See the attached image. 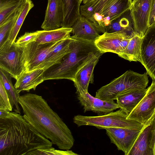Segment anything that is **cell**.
Returning <instances> with one entry per match:
<instances>
[{
  "label": "cell",
  "mask_w": 155,
  "mask_h": 155,
  "mask_svg": "<svg viewBox=\"0 0 155 155\" xmlns=\"http://www.w3.org/2000/svg\"><path fill=\"white\" fill-rule=\"evenodd\" d=\"M18 100L23 117L40 133L61 150L72 147L75 140L71 130L41 96L27 93Z\"/></svg>",
  "instance_id": "6da1fadb"
},
{
  "label": "cell",
  "mask_w": 155,
  "mask_h": 155,
  "mask_svg": "<svg viewBox=\"0 0 155 155\" xmlns=\"http://www.w3.org/2000/svg\"><path fill=\"white\" fill-rule=\"evenodd\" d=\"M52 145L20 114L10 112L0 118V155H34Z\"/></svg>",
  "instance_id": "7a4b0ae2"
},
{
  "label": "cell",
  "mask_w": 155,
  "mask_h": 155,
  "mask_svg": "<svg viewBox=\"0 0 155 155\" xmlns=\"http://www.w3.org/2000/svg\"><path fill=\"white\" fill-rule=\"evenodd\" d=\"M71 37L70 51L57 63L44 71L45 81L66 79L73 81L80 69L101 52L94 41Z\"/></svg>",
  "instance_id": "3957f363"
},
{
  "label": "cell",
  "mask_w": 155,
  "mask_h": 155,
  "mask_svg": "<svg viewBox=\"0 0 155 155\" xmlns=\"http://www.w3.org/2000/svg\"><path fill=\"white\" fill-rule=\"evenodd\" d=\"M147 74L130 70L103 86L96 93L95 97L105 101L116 100L120 94L130 91L146 89L149 82Z\"/></svg>",
  "instance_id": "277c9868"
},
{
  "label": "cell",
  "mask_w": 155,
  "mask_h": 155,
  "mask_svg": "<svg viewBox=\"0 0 155 155\" xmlns=\"http://www.w3.org/2000/svg\"><path fill=\"white\" fill-rule=\"evenodd\" d=\"M128 115L120 109L115 111L97 116H75L73 121L78 127L84 125L94 126L99 129L121 128L141 130L144 125L127 118Z\"/></svg>",
  "instance_id": "5b68a950"
},
{
  "label": "cell",
  "mask_w": 155,
  "mask_h": 155,
  "mask_svg": "<svg viewBox=\"0 0 155 155\" xmlns=\"http://www.w3.org/2000/svg\"><path fill=\"white\" fill-rule=\"evenodd\" d=\"M0 68L16 80L26 69L24 47L7 41L0 48Z\"/></svg>",
  "instance_id": "8992f818"
},
{
  "label": "cell",
  "mask_w": 155,
  "mask_h": 155,
  "mask_svg": "<svg viewBox=\"0 0 155 155\" xmlns=\"http://www.w3.org/2000/svg\"><path fill=\"white\" fill-rule=\"evenodd\" d=\"M63 40L44 44L39 43L34 41L24 47L26 61L25 71L28 72L38 69L50 51Z\"/></svg>",
  "instance_id": "52a82bcc"
},
{
  "label": "cell",
  "mask_w": 155,
  "mask_h": 155,
  "mask_svg": "<svg viewBox=\"0 0 155 155\" xmlns=\"http://www.w3.org/2000/svg\"><path fill=\"white\" fill-rule=\"evenodd\" d=\"M155 116V82H152L146 94L127 117L144 125L149 123Z\"/></svg>",
  "instance_id": "ba28073f"
},
{
  "label": "cell",
  "mask_w": 155,
  "mask_h": 155,
  "mask_svg": "<svg viewBox=\"0 0 155 155\" xmlns=\"http://www.w3.org/2000/svg\"><path fill=\"white\" fill-rule=\"evenodd\" d=\"M141 58L147 73L155 82V25L148 27L142 38Z\"/></svg>",
  "instance_id": "9c48e42d"
},
{
  "label": "cell",
  "mask_w": 155,
  "mask_h": 155,
  "mask_svg": "<svg viewBox=\"0 0 155 155\" xmlns=\"http://www.w3.org/2000/svg\"><path fill=\"white\" fill-rule=\"evenodd\" d=\"M155 116L144 125L128 155H154Z\"/></svg>",
  "instance_id": "30bf717a"
},
{
  "label": "cell",
  "mask_w": 155,
  "mask_h": 155,
  "mask_svg": "<svg viewBox=\"0 0 155 155\" xmlns=\"http://www.w3.org/2000/svg\"><path fill=\"white\" fill-rule=\"evenodd\" d=\"M105 130L111 143L115 145L117 149L123 151L125 155H128L141 130L110 128Z\"/></svg>",
  "instance_id": "8fae6325"
},
{
  "label": "cell",
  "mask_w": 155,
  "mask_h": 155,
  "mask_svg": "<svg viewBox=\"0 0 155 155\" xmlns=\"http://www.w3.org/2000/svg\"><path fill=\"white\" fill-rule=\"evenodd\" d=\"M152 0H136L130 7L136 35L141 37L148 27V21Z\"/></svg>",
  "instance_id": "7c38bea8"
},
{
  "label": "cell",
  "mask_w": 155,
  "mask_h": 155,
  "mask_svg": "<svg viewBox=\"0 0 155 155\" xmlns=\"http://www.w3.org/2000/svg\"><path fill=\"white\" fill-rule=\"evenodd\" d=\"M103 53L99 52L84 64L76 74L73 82L78 95L88 92L89 84L94 82V70L99 59Z\"/></svg>",
  "instance_id": "4fadbf2b"
},
{
  "label": "cell",
  "mask_w": 155,
  "mask_h": 155,
  "mask_svg": "<svg viewBox=\"0 0 155 155\" xmlns=\"http://www.w3.org/2000/svg\"><path fill=\"white\" fill-rule=\"evenodd\" d=\"M77 98L83 107L84 112L91 111L100 115L119 108L114 101H104L92 96L88 92L83 94L78 95Z\"/></svg>",
  "instance_id": "5bb4252c"
},
{
  "label": "cell",
  "mask_w": 155,
  "mask_h": 155,
  "mask_svg": "<svg viewBox=\"0 0 155 155\" xmlns=\"http://www.w3.org/2000/svg\"><path fill=\"white\" fill-rule=\"evenodd\" d=\"M133 37L127 33L118 31L105 32L94 41L95 45L103 54L110 52L118 55L121 52V43L124 38L131 39Z\"/></svg>",
  "instance_id": "9a60e30c"
},
{
  "label": "cell",
  "mask_w": 155,
  "mask_h": 155,
  "mask_svg": "<svg viewBox=\"0 0 155 155\" xmlns=\"http://www.w3.org/2000/svg\"><path fill=\"white\" fill-rule=\"evenodd\" d=\"M44 21L41 28L50 30L61 27L63 9L61 0H48Z\"/></svg>",
  "instance_id": "2e32d148"
},
{
  "label": "cell",
  "mask_w": 155,
  "mask_h": 155,
  "mask_svg": "<svg viewBox=\"0 0 155 155\" xmlns=\"http://www.w3.org/2000/svg\"><path fill=\"white\" fill-rule=\"evenodd\" d=\"M43 72L44 70L41 69L24 71L16 79L14 85L17 92L19 94L24 91L28 92L32 89L35 90L36 87L45 81Z\"/></svg>",
  "instance_id": "e0dca14e"
},
{
  "label": "cell",
  "mask_w": 155,
  "mask_h": 155,
  "mask_svg": "<svg viewBox=\"0 0 155 155\" xmlns=\"http://www.w3.org/2000/svg\"><path fill=\"white\" fill-rule=\"evenodd\" d=\"M71 28L72 36L77 38L94 41L100 35V32L94 24L82 15Z\"/></svg>",
  "instance_id": "ac0fdd59"
},
{
  "label": "cell",
  "mask_w": 155,
  "mask_h": 155,
  "mask_svg": "<svg viewBox=\"0 0 155 155\" xmlns=\"http://www.w3.org/2000/svg\"><path fill=\"white\" fill-rule=\"evenodd\" d=\"M147 89L130 91L119 95L116 100L119 108L124 110L128 115L144 96Z\"/></svg>",
  "instance_id": "d6986e66"
},
{
  "label": "cell",
  "mask_w": 155,
  "mask_h": 155,
  "mask_svg": "<svg viewBox=\"0 0 155 155\" xmlns=\"http://www.w3.org/2000/svg\"><path fill=\"white\" fill-rule=\"evenodd\" d=\"M118 31L125 32L133 37L136 35L134 21L130 8L112 21L105 31V32L108 33Z\"/></svg>",
  "instance_id": "ffe728a7"
},
{
  "label": "cell",
  "mask_w": 155,
  "mask_h": 155,
  "mask_svg": "<svg viewBox=\"0 0 155 155\" xmlns=\"http://www.w3.org/2000/svg\"><path fill=\"white\" fill-rule=\"evenodd\" d=\"M72 39L71 36L63 39L50 51L38 69H43L44 71L59 61L70 51Z\"/></svg>",
  "instance_id": "44dd1931"
},
{
  "label": "cell",
  "mask_w": 155,
  "mask_h": 155,
  "mask_svg": "<svg viewBox=\"0 0 155 155\" xmlns=\"http://www.w3.org/2000/svg\"><path fill=\"white\" fill-rule=\"evenodd\" d=\"M63 17L61 27L71 28L81 16L78 0H61Z\"/></svg>",
  "instance_id": "7402d4cb"
},
{
  "label": "cell",
  "mask_w": 155,
  "mask_h": 155,
  "mask_svg": "<svg viewBox=\"0 0 155 155\" xmlns=\"http://www.w3.org/2000/svg\"><path fill=\"white\" fill-rule=\"evenodd\" d=\"M72 28L61 27L50 30L38 31V33L35 41L40 44L54 42L64 39L70 35Z\"/></svg>",
  "instance_id": "603a6c76"
},
{
  "label": "cell",
  "mask_w": 155,
  "mask_h": 155,
  "mask_svg": "<svg viewBox=\"0 0 155 155\" xmlns=\"http://www.w3.org/2000/svg\"><path fill=\"white\" fill-rule=\"evenodd\" d=\"M12 77L9 73L0 68V81L6 90L13 108L15 107V112L20 114V109L18 104V100L20 95L13 85Z\"/></svg>",
  "instance_id": "cb8c5ba5"
},
{
  "label": "cell",
  "mask_w": 155,
  "mask_h": 155,
  "mask_svg": "<svg viewBox=\"0 0 155 155\" xmlns=\"http://www.w3.org/2000/svg\"><path fill=\"white\" fill-rule=\"evenodd\" d=\"M142 37L136 35L130 39L126 48L118 55L130 61L141 62V47Z\"/></svg>",
  "instance_id": "d4e9b609"
},
{
  "label": "cell",
  "mask_w": 155,
  "mask_h": 155,
  "mask_svg": "<svg viewBox=\"0 0 155 155\" xmlns=\"http://www.w3.org/2000/svg\"><path fill=\"white\" fill-rule=\"evenodd\" d=\"M28 0H0V25L21 9Z\"/></svg>",
  "instance_id": "484cf974"
},
{
  "label": "cell",
  "mask_w": 155,
  "mask_h": 155,
  "mask_svg": "<svg viewBox=\"0 0 155 155\" xmlns=\"http://www.w3.org/2000/svg\"><path fill=\"white\" fill-rule=\"evenodd\" d=\"M34 6V4L32 1L31 0H28L21 8L7 41L10 44L15 42L18 34L27 15Z\"/></svg>",
  "instance_id": "4316f807"
},
{
  "label": "cell",
  "mask_w": 155,
  "mask_h": 155,
  "mask_svg": "<svg viewBox=\"0 0 155 155\" xmlns=\"http://www.w3.org/2000/svg\"><path fill=\"white\" fill-rule=\"evenodd\" d=\"M21 9L10 16L2 25H0V48L8 41L11 30L17 20Z\"/></svg>",
  "instance_id": "83f0119b"
},
{
  "label": "cell",
  "mask_w": 155,
  "mask_h": 155,
  "mask_svg": "<svg viewBox=\"0 0 155 155\" xmlns=\"http://www.w3.org/2000/svg\"><path fill=\"white\" fill-rule=\"evenodd\" d=\"M78 155L72 150H59L51 147L47 148L38 149L34 155Z\"/></svg>",
  "instance_id": "f1b7e54d"
},
{
  "label": "cell",
  "mask_w": 155,
  "mask_h": 155,
  "mask_svg": "<svg viewBox=\"0 0 155 155\" xmlns=\"http://www.w3.org/2000/svg\"><path fill=\"white\" fill-rule=\"evenodd\" d=\"M13 108L6 90L0 81V108L12 111Z\"/></svg>",
  "instance_id": "f546056e"
},
{
  "label": "cell",
  "mask_w": 155,
  "mask_h": 155,
  "mask_svg": "<svg viewBox=\"0 0 155 155\" xmlns=\"http://www.w3.org/2000/svg\"><path fill=\"white\" fill-rule=\"evenodd\" d=\"M38 33V31L32 32H25L19 38L16 43L21 46L25 47L30 43L35 41Z\"/></svg>",
  "instance_id": "4dcf8cb0"
},
{
  "label": "cell",
  "mask_w": 155,
  "mask_h": 155,
  "mask_svg": "<svg viewBox=\"0 0 155 155\" xmlns=\"http://www.w3.org/2000/svg\"><path fill=\"white\" fill-rule=\"evenodd\" d=\"M155 22V0H152L148 21V27L154 24Z\"/></svg>",
  "instance_id": "1f68e13d"
},
{
  "label": "cell",
  "mask_w": 155,
  "mask_h": 155,
  "mask_svg": "<svg viewBox=\"0 0 155 155\" xmlns=\"http://www.w3.org/2000/svg\"><path fill=\"white\" fill-rule=\"evenodd\" d=\"M11 112L5 109L0 108V118L7 116Z\"/></svg>",
  "instance_id": "d6a6232c"
},
{
  "label": "cell",
  "mask_w": 155,
  "mask_h": 155,
  "mask_svg": "<svg viewBox=\"0 0 155 155\" xmlns=\"http://www.w3.org/2000/svg\"><path fill=\"white\" fill-rule=\"evenodd\" d=\"M80 4H84L88 2L90 0H78Z\"/></svg>",
  "instance_id": "836d02e7"
},
{
  "label": "cell",
  "mask_w": 155,
  "mask_h": 155,
  "mask_svg": "<svg viewBox=\"0 0 155 155\" xmlns=\"http://www.w3.org/2000/svg\"><path fill=\"white\" fill-rule=\"evenodd\" d=\"M154 155H155V144L154 147Z\"/></svg>",
  "instance_id": "e575fe53"
},
{
  "label": "cell",
  "mask_w": 155,
  "mask_h": 155,
  "mask_svg": "<svg viewBox=\"0 0 155 155\" xmlns=\"http://www.w3.org/2000/svg\"><path fill=\"white\" fill-rule=\"evenodd\" d=\"M136 0H133V2L135 1H136Z\"/></svg>",
  "instance_id": "d590c367"
},
{
  "label": "cell",
  "mask_w": 155,
  "mask_h": 155,
  "mask_svg": "<svg viewBox=\"0 0 155 155\" xmlns=\"http://www.w3.org/2000/svg\"><path fill=\"white\" fill-rule=\"evenodd\" d=\"M155 25V23H154V25Z\"/></svg>",
  "instance_id": "8d00e7d4"
},
{
  "label": "cell",
  "mask_w": 155,
  "mask_h": 155,
  "mask_svg": "<svg viewBox=\"0 0 155 155\" xmlns=\"http://www.w3.org/2000/svg\"><path fill=\"white\" fill-rule=\"evenodd\" d=\"M131 0L133 1V0Z\"/></svg>",
  "instance_id": "74e56055"
}]
</instances>
